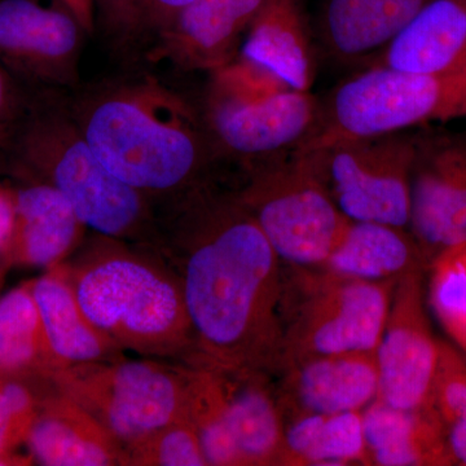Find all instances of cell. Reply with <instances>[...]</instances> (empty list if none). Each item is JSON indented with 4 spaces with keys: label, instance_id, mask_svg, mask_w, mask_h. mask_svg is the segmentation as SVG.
<instances>
[{
    "label": "cell",
    "instance_id": "8",
    "mask_svg": "<svg viewBox=\"0 0 466 466\" xmlns=\"http://www.w3.org/2000/svg\"><path fill=\"white\" fill-rule=\"evenodd\" d=\"M122 446L187 416L182 363L125 358L69 364L47 377Z\"/></svg>",
    "mask_w": 466,
    "mask_h": 466
},
{
    "label": "cell",
    "instance_id": "31",
    "mask_svg": "<svg viewBox=\"0 0 466 466\" xmlns=\"http://www.w3.org/2000/svg\"><path fill=\"white\" fill-rule=\"evenodd\" d=\"M193 0H133L135 9V41H155L182 9Z\"/></svg>",
    "mask_w": 466,
    "mask_h": 466
},
{
    "label": "cell",
    "instance_id": "15",
    "mask_svg": "<svg viewBox=\"0 0 466 466\" xmlns=\"http://www.w3.org/2000/svg\"><path fill=\"white\" fill-rule=\"evenodd\" d=\"M274 376L284 419L363 410L379 395L376 351L342 352L302 359Z\"/></svg>",
    "mask_w": 466,
    "mask_h": 466
},
{
    "label": "cell",
    "instance_id": "26",
    "mask_svg": "<svg viewBox=\"0 0 466 466\" xmlns=\"http://www.w3.org/2000/svg\"><path fill=\"white\" fill-rule=\"evenodd\" d=\"M57 368L27 281L0 299V375L41 379Z\"/></svg>",
    "mask_w": 466,
    "mask_h": 466
},
{
    "label": "cell",
    "instance_id": "33",
    "mask_svg": "<svg viewBox=\"0 0 466 466\" xmlns=\"http://www.w3.org/2000/svg\"><path fill=\"white\" fill-rule=\"evenodd\" d=\"M96 12L106 32L118 42H135V9L133 0H95Z\"/></svg>",
    "mask_w": 466,
    "mask_h": 466
},
{
    "label": "cell",
    "instance_id": "17",
    "mask_svg": "<svg viewBox=\"0 0 466 466\" xmlns=\"http://www.w3.org/2000/svg\"><path fill=\"white\" fill-rule=\"evenodd\" d=\"M26 443L42 465H125L121 441L52 382L51 391L39 397L38 415Z\"/></svg>",
    "mask_w": 466,
    "mask_h": 466
},
{
    "label": "cell",
    "instance_id": "7",
    "mask_svg": "<svg viewBox=\"0 0 466 466\" xmlns=\"http://www.w3.org/2000/svg\"><path fill=\"white\" fill-rule=\"evenodd\" d=\"M397 283L284 265L283 339L275 373L302 359L376 351Z\"/></svg>",
    "mask_w": 466,
    "mask_h": 466
},
{
    "label": "cell",
    "instance_id": "22",
    "mask_svg": "<svg viewBox=\"0 0 466 466\" xmlns=\"http://www.w3.org/2000/svg\"><path fill=\"white\" fill-rule=\"evenodd\" d=\"M241 55L294 90L309 91L317 63L299 0H267L245 36Z\"/></svg>",
    "mask_w": 466,
    "mask_h": 466
},
{
    "label": "cell",
    "instance_id": "4",
    "mask_svg": "<svg viewBox=\"0 0 466 466\" xmlns=\"http://www.w3.org/2000/svg\"><path fill=\"white\" fill-rule=\"evenodd\" d=\"M7 142L18 177L54 187L88 228L158 250L161 217L156 211L157 204L104 167L67 104H33L24 110Z\"/></svg>",
    "mask_w": 466,
    "mask_h": 466
},
{
    "label": "cell",
    "instance_id": "27",
    "mask_svg": "<svg viewBox=\"0 0 466 466\" xmlns=\"http://www.w3.org/2000/svg\"><path fill=\"white\" fill-rule=\"evenodd\" d=\"M187 373V415L211 466H242L233 441L216 370L200 361L182 363Z\"/></svg>",
    "mask_w": 466,
    "mask_h": 466
},
{
    "label": "cell",
    "instance_id": "12",
    "mask_svg": "<svg viewBox=\"0 0 466 466\" xmlns=\"http://www.w3.org/2000/svg\"><path fill=\"white\" fill-rule=\"evenodd\" d=\"M440 355L441 341L435 339L426 314L422 268H417L395 284L376 350L377 400L401 410L428 407Z\"/></svg>",
    "mask_w": 466,
    "mask_h": 466
},
{
    "label": "cell",
    "instance_id": "9",
    "mask_svg": "<svg viewBox=\"0 0 466 466\" xmlns=\"http://www.w3.org/2000/svg\"><path fill=\"white\" fill-rule=\"evenodd\" d=\"M321 152L328 186L349 219L407 228L415 133L343 140Z\"/></svg>",
    "mask_w": 466,
    "mask_h": 466
},
{
    "label": "cell",
    "instance_id": "16",
    "mask_svg": "<svg viewBox=\"0 0 466 466\" xmlns=\"http://www.w3.org/2000/svg\"><path fill=\"white\" fill-rule=\"evenodd\" d=\"M23 180L14 188V232L3 262L50 269L82 244L88 227L54 187Z\"/></svg>",
    "mask_w": 466,
    "mask_h": 466
},
{
    "label": "cell",
    "instance_id": "11",
    "mask_svg": "<svg viewBox=\"0 0 466 466\" xmlns=\"http://www.w3.org/2000/svg\"><path fill=\"white\" fill-rule=\"evenodd\" d=\"M408 227L431 262L466 242V133L416 131Z\"/></svg>",
    "mask_w": 466,
    "mask_h": 466
},
{
    "label": "cell",
    "instance_id": "1",
    "mask_svg": "<svg viewBox=\"0 0 466 466\" xmlns=\"http://www.w3.org/2000/svg\"><path fill=\"white\" fill-rule=\"evenodd\" d=\"M158 254L182 287L200 361L266 370L280 358L284 265L235 192L210 183L168 205Z\"/></svg>",
    "mask_w": 466,
    "mask_h": 466
},
{
    "label": "cell",
    "instance_id": "23",
    "mask_svg": "<svg viewBox=\"0 0 466 466\" xmlns=\"http://www.w3.org/2000/svg\"><path fill=\"white\" fill-rule=\"evenodd\" d=\"M361 412L370 465H452L440 425L428 407L401 410L375 400Z\"/></svg>",
    "mask_w": 466,
    "mask_h": 466
},
{
    "label": "cell",
    "instance_id": "34",
    "mask_svg": "<svg viewBox=\"0 0 466 466\" xmlns=\"http://www.w3.org/2000/svg\"><path fill=\"white\" fill-rule=\"evenodd\" d=\"M23 100L11 72L0 63V146L7 142L23 115Z\"/></svg>",
    "mask_w": 466,
    "mask_h": 466
},
{
    "label": "cell",
    "instance_id": "30",
    "mask_svg": "<svg viewBox=\"0 0 466 466\" xmlns=\"http://www.w3.org/2000/svg\"><path fill=\"white\" fill-rule=\"evenodd\" d=\"M125 466L208 465L188 415L124 446Z\"/></svg>",
    "mask_w": 466,
    "mask_h": 466
},
{
    "label": "cell",
    "instance_id": "35",
    "mask_svg": "<svg viewBox=\"0 0 466 466\" xmlns=\"http://www.w3.org/2000/svg\"><path fill=\"white\" fill-rule=\"evenodd\" d=\"M15 226L14 188L0 183V259L3 260L11 242Z\"/></svg>",
    "mask_w": 466,
    "mask_h": 466
},
{
    "label": "cell",
    "instance_id": "24",
    "mask_svg": "<svg viewBox=\"0 0 466 466\" xmlns=\"http://www.w3.org/2000/svg\"><path fill=\"white\" fill-rule=\"evenodd\" d=\"M425 257L404 227L352 220L341 244L320 268L367 281L400 280L422 268Z\"/></svg>",
    "mask_w": 466,
    "mask_h": 466
},
{
    "label": "cell",
    "instance_id": "21",
    "mask_svg": "<svg viewBox=\"0 0 466 466\" xmlns=\"http://www.w3.org/2000/svg\"><path fill=\"white\" fill-rule=\"evenodd\" d=\"M32 289L58 368L124 358V350L86 317L61 265L34 279Z\"/></svg>",
    "mask_w": 466,
    "mask_h": 466
},
{
    "label": "cell",
    "instance_id": "3",
    "mask_svg": "<svg viewBox=\"0 0 466 466\" xmlns=\"http://www.w3.org/2000/svg\"><path fill=\"white\" fill-rule=\"evenodd\" d=\"M61 267L86 317L119 348L175 363L193 357L179 279L157 251L97 233Z\"/></svg>",
    "mask_w": 466,
    "mask_h": 466
},
{
    "label": "cell",
    "instance_id": "13",
    "mask_svg": "<svg viewBox=\"0 0 466 466\" xmlns=\"http://www.w3.org/2000/svg\"><path fill=\"white\" fill-rule=\"evenodd\" d=\"M84 26L60 0H0V63L48 87L78 84Z\"/></svg>",
    "mask_w": 466,
    "mask_h": 466
},
{
    "label": "cell",
    "instance_id": "29",
    "mask_svg": "<svg viewBox=\"0 0 466 466\" xmlns=\"http://www.w3.org/2000/svg\"><path fill=\"white\" fill-rule=\"evenodd\" d=\"M429 302L441 328L466 358V242L431 260Z\"/></svg>",
    "mask_w": 466,
    "mask_h": 466
},
{
    "label": "cell",
    "instance_id": "6",
    "mask_svg": "<svg viewBox=\"0 0 466 466\" xmlns=\"http://www.w3.org/2000/svg\"><path fill=\"white\" fill-rule=\"evenodd\" d=\"M235 195L287 266L320 268L352 222L334 201L321 150L250 168Z\"/></svg>",
    "mask_w": 466,
    "mask_h": 466
},
{
    "label": "cell",
    "instance_id": "37",
    "mask_svg": "<svg viewBox=\"0 0 466 466\" xmlns=\"http://www.w3.org/2000/svg\"><path fill=\"white\" fill-rule=\"evenodd\" d=\"M0 262H3V260L0 259ZM2 280H3V268H2V265H0V284H2Z\"/></svg>",
    "mask_w": 466,
    "mask_h": 466
},
{
    "label": "cell",
    "instance_id": "25",
    "mask_svg": "<svg viewBox=\"0 0 466 466\" xmlns=\"http://www.w3.org/2000/svg\"><path fill=\"white\" fill-rule=\"evenodd\" d=\"M370 465L363 412L284 419L281 466Z\"/></svg>",
    "mask_w": 466,
    "mask_h": 466
},
{
    "label": "cell",
    "instance_id": "19",
    "mask_svg": "<svg viewBox=\"0 0 466 466\" xmlns=\"http://www.w3.org/2000/svg\"><path fill=\"white\" fill-rule=\"evenodd\" d=\"M210 367L216 370L222 389L241 465H280L284 417L271 373L247 368Z\"/></svg>",
    "mask_w": 466,
    "mask_h": 466
},
{
    "label": "cell",
    "instance_id": "18",
    "mask_svg": "<svg viewBox=\"0 0 466 466\" xmlns=\"http://www.w3.org/2000/svg\"><path fill=\"white\" fill-rule=\"evenodd\" d=\"M431 0H321L319 46L339 64H367Z\"/></svg>",
    "mask_w": 466,
    "mask_h": 466
},
{
    "label": "cell",
    "instance_id": "5",
    "mask_svg": "<svg viewBox=\"0 0 466 466\" xmlns=\"http://www.w3.org/2000/svg\"><path fill=\"white\" fill-rule=\"evenodd\" d=\"M466 116V67L410 73L368 66L320 100L317 127L299 152L325 150L343 140L400 133Z\"/></svg>",
    "mask_w": 466,
    "mask_h": 466
},
{
    "label": "cell",
    "instance_id": "10",
    "mask_svg": "<svg viewBox=\"0 0 466 466\" xmlns=\"http://www.w3.org/2000/svg\"><path fill=\"white\" fill-rule=\"evenodd\" d=\"M201 115L218 159L250 170L299 150L317 127L320 100L290 87L254 99L207 92Z\"/></svg>",
    "mask_w": 466,
    "mask_h": 466
},
{
    "label": "cell",
    "instance_id": "20",
    "mask_svg": "<svg viewBox=\"0 0 466 466\" xmlns=\"http://www.w3.org/2000/svg\"><path fill=\"white\" fill-rule=\"evenodd\" d=\"M368 66L410 73L466 67V0H431Z\"/></svg>",
    "mask_w": 466,
    "mask_h": 466
},
{
    "label": "cell",
    "instance_id": "36",
    "mask_svg": "<svg viewBox=\"0 0 466 466\" xmlns=\"http://www.w3.org/2000/svg\"><path fill=\"white\" fill-rule=\"evenodd\" d=\"M78 18L87 34L94 33L96 5L95 0H60Z\"/></svg>",
    "mask_w": 466,
    "mask_h": 466
},
{
    "label": "cell",
    "instance_id": "28",
    "mask_svg": "<svg viewBox=\"0 0 466 466\" xmlns=\"http://www.w3.org/2000/svg\"><path fill=\"white\" fill-rule=\"evenodd\" d=\"M428 408L440 425L452 465L466 466V358L441 341Z\"/></svg>",
    "mask_w": 466,
    "mask_h": 466
},
{
    "label": "cell",
    "instance_id": "14",
    "mask_svg": "<svg viewBox=\"0 0 466 466\" xmlns=\"http://www.w3.org/2000/svg\"><path fill=\"white\" fill-rule=\"evenodd\" d=\"M267 0H193L147 50L150 63L182 72L222 69L238 56L242 38Z\"/></svg>",
    "mask_w": 466,
    "mask_h": 466
},
{
    "label": "cell",
    "instance_id": "2",
    "mask_svg": "<svg viewBox=\"0 0 466 466\" xmlns=\"http://www.w3.org/2000/svg\"><path fill=\"white\" fill-rule=\"evenodd\" d=\"M67 108L104 167L156 204L168 207L210 183L218 157L201 110L158 79L106 81Z\"/></svg>",
    "mask_w": 466,
    "mask_h": 466
},
{
    "label": "cell",
    "instance_id": "32",
    "mask_svg": "<svg viewBox=\"0 0 466 466\" xmlns=\"http://www.w3.org/2000/svg\"><path fill=\"white\" fill-rule=\"evenodd\" d=\"M32 424L18 416L5 397L0 379V459L7 460L12 465H27L29 460L14 455V451L26 441Z\"/></svg>",
    "mask_w": 466,
    "mask_h": 466
}]
</instances>
